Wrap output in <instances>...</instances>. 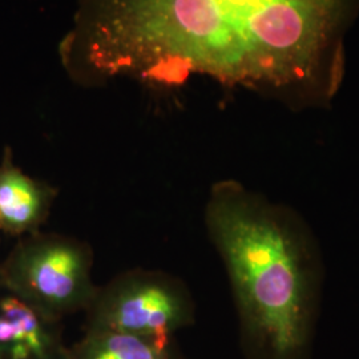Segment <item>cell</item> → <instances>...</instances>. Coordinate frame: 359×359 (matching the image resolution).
Returning a JSON list of instances; mask_svg holds the SVG:
<instances>
[{"label":"cell","instance_id":"cell-5","mask_svg":"<svg viewBox=\"0 0 359 359\" xmlns=\"http://www.w3.org/2000/svg\"><path fill=\"white\" fill-rule=\"evenodd\" d=\"M41 193L10 161L0 168V222L8 231H23L38 221L41 212Z\"/></svg>","mask_w":359,"mask_h":359},{"label":"cell","instance_id":"cell-3","mask_svg":"<svg viewBox=\"0 0 359 359\" xmlns=\"http://www.w3.org/2000/svg\"><path fill=\"white\" fill-rule=\"evenodd\" d=\"M16 280L25 293L40 305L57 310L69 308L86 292V261L72 245H36L20 258Z\"/></svg>","mask_w":359,"mask_h":359},{"label":"cell","instance_id":"cell-1","mask_svg":"<svg viewBox=\"0 0 359 359\" xmlns=\"http://www.w3.org/2000/svg\"><path fill=\"white\" fill-rule=\"evenodd\" d=\"M359 0H84L68 51L97 76L193 72L285 100L332 99Z\"/></svg>","mask_w":359,"mask_h":359},{"label":"cell","instance_id":"cell-6","mask_svg":"<svg viewBox=\"0 0 359 359\" xmlns=\"http://www.w3.org/2000/svg\"><path fill=\"white\" fill-rule=\"evenodd\" d=\"M0 347L13 359L40 357L44 353L46 337L38 316L18 298L0 302Z\"/></svg>","mask_w":359,"mask_h":359},{"label":"cell","instance_id":"cell-2","mask_svg":"<svg viewBox=\"0 0 359 359\" xmlns=\"http://www.w3.org/2000/svg\"><path fill=\"white\" fill-rule=\"evenodd\" d=\"M208 225L257 346L266 359H305L323 281L308 224L287 206L222 184L212 194Z\"/></svg>","mask_w":359,"mask_h":359},{"label":"cell","instance_id":"cell-8","mask_svg":"<svg viewBox=\"0 0 359 359\" xmlns=\"http://www.w3.org/2000/svg\"><path fill=\"white\" fill-rule=\"evenodd\" d=\"M0 225H1V222H0Z\"/></svg>","mask_w":359,"mask_h":359},{"label":"cell","instance_id":"cell-4","mask_svg":"<svg viewBox=\"0 0 359 359\" xmlns=\"http://www.w3.org/2000/svg\"><path fill=\"white\" fill-rule=\"evenodd\" d=\"M182 309L176 294L157 283H139L116 297L107 313L111 330L133 334L167 350Z\"/></svg>","mask_w":359,"mask_h":359},{"label":"cell","instance_id":"cell-7","mask_svg":"<svg viewBox=\"0 0 359 359\" xmlns=\"http://www.w3.org/2000/svg\"><path fill=\"white\" fill-rule=\"evenodd\" d=\"M164 354L145 338L109 330L90 342L84 359H164Z\"/></svg>","mask_w":359,"mask_h":359}]
</instances>
